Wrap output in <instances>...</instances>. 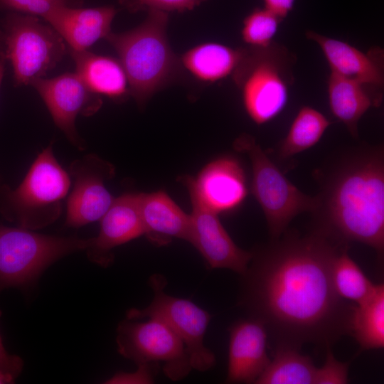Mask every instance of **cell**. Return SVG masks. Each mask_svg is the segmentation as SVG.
<instances>
[{
  "instance_id": "cell-1",
  "label": "cell",
  "mask_w": 384,
  "mask_h": 384,
  "mask_svg": "<svg viewBox=\"0 0 384 384\" xmlns=\"http://www.w3.org/2000/svg\"><path fill=\"white\" fill-rule=\"evenodd\" d=\"M252 251L241 274L238 305L261 321L277 346H331L351 335L356 304L336 293L334 260L346 245L313 230L284 232Z\"/></svg>"
},
{
  "instance_id": "cell-2",
  "label": "cell",
  "mask_w": 384,
  "mask_h": 384,
  "mask_svg": "<svg viewBox=\"0 0 384 384\" xmlns=\"http://www.w3.org/2000/svg\"><path fill=\"white\" fill-rule=\"evenodd\" d=\"M320 178L314 228L341 243L384 251V153L381 146L345 153Z\"/></svg>"
},
{
  "instance_id": "cell-3",
  "label": "cell",
  "mask_w": 384,
  "mask_h": 384,
  "mask_svg": "<svg viewBox=\"0 0 384 384\" xmlns=\"http://www.w3.org/2000/svg\"><path fill=\"white\" fill-rule=\"evenodd\" d=\"M168 18L167 12L151 9L139 26L124 33L110 32L105 38L119 55L129 93L141 105L181 70V60L166 36Z\"/></svg>"
},
{
  "instance_id": "cell-4",
  "label": "cell",
  "mask_w": 384,
  "mask_h": 384,
  "mask_svg": "<svg viewBox=\"0 0 384 384\" xmlns=\"http://www.w3.org/2000/svg\"><path fill=\"white\" fill-rule=\"evenodd\" d=\"M53 144L37 156L16 188L6 186L0 213L18 227L41 229L57 220L62 213L71 178L57 161Z\"/></svg>"
},
{
  "instance_id": "cell-5",
  "label": "cell",
  "mask_w": 384,
  "mask_h": 384,
  "mask_svg": "<svg viewBox=\"0 0 384 384\" xmlns=\"http://www.w3.org/2000/svg\"><path fill=\"white\" fill-rule=\"evenodd\" d=\"M295 57L282 45L244 48L232 74L240 90L245 109L257 124L277 117L284 108L294 77Z\"/></svg>"
},
{
  "instance_id": "cell-6",
  "label": "cell",
  "mask_w": 384,
  "mask_h": 384,
  "mask_svg": "<svg viewBox=\"0 0 384 384\" xmlns=\"http://www.w3.org/2000/svg\"><path fill=\"white\" fill-rule=\"evenodd\" d=\"M90 242V238L44 235L0 224V292L33 284L50 265L85 250Z\"/></svg>"
},
{
  "instance_id": "cell-7",
  "label": "cell",
  "mask_w": 384,
  "mask_h": 384,
  "mask_svg": "<svg viewBox=\"0 0 384 384\" xmlns=\"http://www.w3.org/2000/svg\"><path fill=\"white\" fill-rule=\"evenodd\" d=\"M0 37L16 86L44 78L68 52L62 37L33 15L9 12L1 22Z\"/></svg>"
},
{
  "instance_id": "cell-8",
  "label": "cell",
  "mask_w": 384,
  "mask_h": 384,
  "mask_svg": "<svg viewBox=\"0 0 384 384\" xmlns=\"http://www.w3.org/2000/svg\"><path fill=\"white\" fill-rule=\"evenodd\" d=\"M233 146L247 154L251 161L252 192L265 213L271 240L282 236L295 216L316 209V196H308L294 186L252 137L240 136Z\"/></svg>"
},
{
  "instance_id": "cell-9",
  "label": "cell",
  "mask_w": 384,
  "mask_h": 384,
  "mask_svg": "<svg viewBox=\"0 0 384 384\" xmlns=\"http://www.w3.org/2000/svg\"><path fill=\"white\" fill-rule=\"evenodd\" d=\"M149 282L154 292L151 302L143 309H129L127 319L156 318L163 321L183 342L192 368L198 371L210 369L215 364V356L204 343L212 317L210 313L189 299L166 294V280L163 275L154 274Z\"/></svg>"
},
{
  "instance_id": "cell-10",
  "label": "cell",
  "mask_w": 384,
  "mask_h": 384,
  "mask_svg": "<svg viewBox=\"0 0 384 384\" xmlns=\"http://www.w3.org/2000/svg\"><path fill=\"white\" fill-rule=\"evenodd\" d=\"M118 352L137 365L162 363L171 380L186 377L193 369L183 342L163 321L148 318L144 322L127 319L117 329Z\"/></svg>"
},
{
  "instance_id": "cell-11",
  "label": "cell",
  "mask_w": 384,
  "mask_h": 384,
  "mask_svg": "<svg viewBox=\"0 0 384 384\" xmlns=\"http://www.w3.org/2000/svg\"><path fill=\"white\" fill-rule=\"evenodd\" d=\"M68 174L73 186L67 201L65 225L80 228L100 220L114 199L105 186L115 174L114 166L89 154L73 161Z\"/></svg>"
},
{
  "instance_id": "cell-12",
  "label": "cell",
  "mask_w": 384,
  "mask_h": 384,
  "mask_svg": "<svg viewBox=\"0 0 384 384\" xmlns=\"http://www.w3.org/2000/svg\"><path fill=\"white\" fill-rule=\"evenodd\" d=\"M30 85L41 97L55 125L73 145L84 150L85 143L77 132L75 119L79 114L95 113L102 105L100 95L92 92L76 73L35 78Z\"/></svg>"
},
{
  "instance_id": "cell-13",
  "label": "cell",
  "mask_w": 384,
  "mask_h": 384,
  "mask_svg": "<svg viewBox=\"0 0 384 384\" xmlns=\"http://www.w3.org/2000/svg\"><path fill=\"white\" fill-rule=\"evenodd\" d=\"M187 188L192 206L189 242L211 268L229 269L240 274L245 272L252 259V251L240 248L220 223L218 213L208 208L191 188Z\"/></svg>"
},
{
  "instance_id": "cell-14",
  "label": "cell",
  "mask_w": 384,
  "mask_h": 384,
  "mask_svg": "<svg viewBox=\"0 0 384 384\" xmlns=\"http://www.w3.org/2000/svg\"><path fill=\"white\" fill-rule=\"evenodd\" d=\"M182 181L218 214L237 208L247 193L244 171L239 161L231 156L217 159L208 164L196 178L185 176Z\"/></svg>"
},
{
  "instance_id": "cell-15",
  "label": "cell",
  "mask_w": 384,
  "mask_h": 384,
  "mask_svg": "<svg viewBox=\"0 0 384 384\" xmlns=\"http://www.w3.org/2000/svg\"><path fill=\"white\" fill-rule=\"evenodd\" d=\"M144 235L141 218L139 193H125L114 198L111 206L100 219V229L90 238L86 248L87 258L104 267L114 259L112 250Z\"/></svg>"
},
{
  "instance_id": "cell-16",
  "label": "cell",
  "mask_w": 384,
  "mask_h": 384,
  "mask_svg": "<svg viewBox=\"0 0 384 384\" xmlns=\"http://www.w3.org/2000/svg\"><path fill=\"white\" fill-rule=\"evenodd\" d=\"M229 332L226 381L255 383L271 361L267 351V329L259 320L248 317L235 321Z\"/></svg>"
},
{
  "instance_id": "cell-17",
  "label": "cell",
  "mask_w": 384,
  "mask_h": 384,
  "mask_svg": "<svg viewBox=\"0 0 384 384\" xmlns=\"http://www.w3.org/2000/svg\"><path fill=\"white\" fill-rule=\"evenodd\" d=\"M117 13L114 7H55L41 18L62 37L74 50H85L111 32V24Z\"/></svg>"
},
{
  "instance_id": "cell-18",
  "label": "cell",
  "mask_w": 384,
  "mask_h": 384,
  "mask_svg": "<svg viewBox=\"0 0 384 384\" xmlns=\"http://www.w3.org/2000/svg\"><path fill=\"white\" fill-rule=\"evenodd\" d=\"M306 38L321 48L331 73L383 89V50L373 48L364 53L342 41L307 31Z\"/></svg>"
},
{
  "instance_id": "cell-19",
  "label": "cell",
  "mask_w": 384,
  "mask_h": 384,
  "mask_svg": "<svg viewBox=\"0 0 384 384\" xmlns=\"http://www.w3.org/2000/svg\"><path fill=\"white\" fill-rule=\"evenodd\" d=\"M139 204L144 235L157 246L169 244L173 238L189 242L191 215L164 192L139 193Z\"/></svg>"
},
{
  "instance_id": "cell-20",
  "label": "cell",
  "mask_w": 384,
  "mask_h": 384,
  "mask_svg": "<svg viewBox=\"0 0 384 384\" xmlns=\"http://www.w3.org/2000/svg\"><path fill=\"white\" fill-rule=\"evenodd\" d=\"M382 88L331 73L328 82L329 107L351 135L358 137V124L371 107L383 100Z\"/></svg>"
},
{
  "instance_id": "cell-21",
  "label": "cell",
  "mask_w": 384,
  "mask_h": 384,
  "mask_svg": "<svg viewBox=\"0 0 384 384\" xmlns=\"http://www.w3.org/2000/svg\"><path fill=\"white\" fill-rule=\"evenodd\" d=\"M68 53L75 63V73L92 92L112 99L129 93L127 75L119 60L88 50L68 48Z\"/></svg>"
},
{
  "instance_id": "cell-22",
  "label": "cell",
  "mask_w": 384,
  "mask_h": 384,
  "mask_svg": "<svg viewBox=\"0 0 384 384\" xmlns=\"http://www.w3.org/2000/svg\"><path fill=\"white\" fill-rule=\"evenodd\" d=\"M244 48H233L216 43L198 45L181 58V65L194 77L214 82L232 75L238 65Z\"/></svg>"
},
{
  "instance_id": "cell-23",
  "label": "cell",
  "mask_w": 384,
  "mask_h": 384,
  "mask_svg": "<svg viewBox=\"0 0 384 384\" xmlns=\"http://www.w3.org/2000/svg\"><path fill=\"white\" fill-rule=\"evenodd\" d=\"M316 368L312 358L299 348L277 346L273 359L255 383L314 384Z\"/></svg>"
},
{
  "instance_id": "cell-24",
  "label": "cell",
  "mask_w": 384,
  "mask_h": 384,
  "mask_svg": "<svg viewBox=\"0 0 384 384\" xmlns=\"http://www.w3.org/2000/svg\"><path fill=\"white\" fill-rule=\"evenodd\" d=\"M351 336L362 350L384 346V285L376 284L366 300L356 304L351 321Z\"/></svg>"
},
{
  "instance_id": "cell-25",
  "label": "cell",
  "mask_w": 384,
  "mask_h": 384,
  "mask_svg": "<svg viewBox=\"0 0 384 384\" xmlns=\"http://www.w3.org/2000/svg\"><path fill=\"white\" fill-rule=\"evenodd\" d=\"M330 124L320 112L309 106L302 107L279 144V155L287 158L312 147Z\"/></svg>"
},
{
  "instance_id": "cell-26",
  "label": "cell",
  "mask_w": 384,
  "mask_h": 384,
  "mask_svg": "<svg viewBox=\"0 0 384 384\" xmlns=\"http://www.w3.org/2000/svg\"><path fill=\"white\" fill-rule=\"evenodd\" d=\"M348 248V245H344L336 255L332 267V280L339 297L358 304L370 297L377 284L373 283L351 259Z\"/></svg>"
},
{
  "instance_id": "cell-27",
  "label": "cell",
  "mask_w": 384,
  "mask_h": 384,
  "mask_svg": "<svg viewBox=\"0 0 384 384\" xmlns=\"http://www.w3.org/2000/svg\"><path fill=\"white\" fill-rule=\"evenodd\" d=\"M282 20L264 7L255 8L243 21L242 39L250 46H267L272 42Z\"/></svg>"
},
{
  "instance_id": "cell-28",
  "label": "cell",
  "mask_w": 384,
  "mask_h": 384,
  "mask_svg": "<svg viewBox=\"0 0 384 384\" xmlns=\"http://www.w3.org/2000/svg\"><path fill=\"white\" fill-rule=\"evenodd\" d=\"M82 0H0V10L42 17L58 6L78 7Z\"/></svg>"
},
{
  "instance_id": "cell-29",
  "label": "cell",
  "mask_w": 384,
  "mask_h": 384,
  "mask_svg": "<svg viewBox=\"0 0 384 384\" xmlns=\"http://www.w3.org/2000/svg\"><path fill=\"white\" fill-rule=\"evenodd\" d=\"M326 356L324 365L316 368L314 384H345L348 383V363L338 361L334 356L331 346H326Z\"/></svg>"
},
{
  "instance_id": "cell-30",
  "label": "cell",
  "mask_w": 384,
  "mask_h": 384,
  "mask_svg": "<svg viewBox=\"0 0 384 384\" xmlns=\"http://www.w3.org/2000/svg\"><path fill=\"white\" fill-rule=\"evenodd\" d=\"M207 0H119L129 11L136 12L143 9L163 11H184L191 10Z\"/></svg>"
},
{
  "instance_id": "cell-31",
  "label": "cell",
  "mask_w": 384,
  "mask_h": 384,
  "mask_svg": "<svg viewBox=\"0 0 384 384\" xmlns=\"http://www.w3.org/2000/svg\"><path fill=\"white\" fill-rule=\"evenodd\" d=\"M156 365L139 364L132 373L119 372L108 379L105 383L111 384H149L154 381Z\"/></svg>"
},
{
  "instance_id": "cell-32",
  "label": "cell",
  "mask_w": 384,
  "mask_h": 384,
  "mask_svg": "<svg viewBox=\"0 0 384 384\" xmlns=\"http://www.w3.org/2000/svg\"><path fill=\"white\" fill-rule=\"evenodd\" d=\"M1 311H0V317ZM23 366V360L16 355L9 354L5 349L0 335V372L16 379Z\"/></svg>"
},
{
  "instance_id": "cell-33",
  "label": "cell",
  "mask_w": 384,
  "mask_h": 384,
  "mask_svg": "<svg viewBox=\"0 0 384 384\" xmlns=\"http://www.w3.org/2000/svg\"><path fill=\"white\" fill-rule=\"evenodd\" d=\"M264 8L284 19L292 11L295 0H263Z\"/></svg>"
},
{
  "instance_id": "cell-34",
  "label": "cell",
  "mask_w": 384,
  "mask_h": 384,
  "mask_svg": "<svg viewBox=\"0 0 384 384\" xmlns=\"http://www.w3.org/2000/svg\"><path fill=\"white\" fill-rule=\"evenodd\" d=\"M15 378L12 376L0 372V384L14 383Z\"/></svg>"
},
{
  "instance_id": "cell-35",
  "label": "cell",
  "mask_w": 384,
  "mask_h": 384,
  "mask_svg": "<svg viewBox=\"0 0 384 384\" xmlns=\"http://www.w3.org/2000/svg\"><path fill=\"white\" fill-rule=\"evenodd\" d=\"M5 64H6V60L4 59H0V87H1L2 80L4 78Z\"/></svg>"
},
{
  "instance_id": "cell-36",
  "label": "cell",
  "mask_w": 384,
  "mask_h": 384,
  "mask_svg": "<svg viewBox=\"0 0 384 384\" xmlns=\"http://www.w3.org/2000/svg\"><path fill=\"white\" fill-rule=\"evenodd\" d=\"M6 186V185H4V184H2L1 183H0V204H1V199H2V197H3V194H4Z\"/></svg>"
},
{
  "instance_id": "cell-37",
  "label": "cell",
  "mask_w": 384,
  "mask_h": 384,
  "mask_svg": "<svg viewBox=\"0 0 384 384\" xmlns=\"http://www.w3.org/2000/svg\"><path fill=\"white\" fill-rule=\"evenodd\" d=\"M0 59H4L3 58V49H2V43H1V37H0Z\"/></svg>"
}]
</instances>
